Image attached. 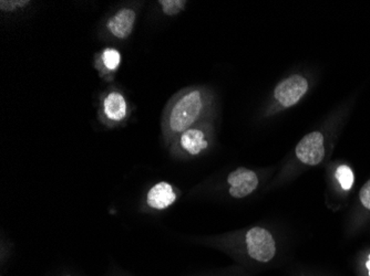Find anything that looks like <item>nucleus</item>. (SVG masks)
Returning <instances> with one entry per match:
<instances>
[{"instance_id": "3", "label": "nucleus", "mask_w": 370, "mask_h": 276, "mask_svg": "<svg viewBox=\"0 0 370 276\" xmlns=\"http://www.w3.org/2000/svg\"><path fill=\"white\" fill-rule=\"evenodd\" d=\"M308 90V82L304 77L294 75L281 81L276 86L274 97L284 108H290L304 97Z\"/></svg>"}, {"instance_id": "14", "label": "nucleus", "mask_w": 370, "mask_h": 276, "mask_svg": "<svg viewBox=\"0 0 370 276\" xmlns=\"http://www.w3.org/2000/svg\"><path fill=\"white\" fill-rule=\"evenodd\" d=\"M359 197H360V201H362L365 208L370 210V180L365 184L362 190L359 192Z\"/></svg>"}, {"instance_id": "2", "label": "nucleus", "mask_w": 370, "mask_h": 276, "mask_svg": "<svg viewBox=\"0 0 370 276\" xmlns=\"http://www.w3.org/2000/svg\"><path fill=\"white\" fill-rule=\"evenodd\" d=\"M247 252L259 262H268L275 255V241L265 229L255 227L246 234Z\"/></svg>"}, {"instance_id": "11", "label": "nucleus", "mask_w": 370, "mask_h": 276, "mask_svg": "<svg viewBox=\"0 0 370 276\" xmlns=\"http://www.w3.org/2000/svg\"><path fill=\"white\" fill-rule=\"evenodd\" d=\"M102 62L110 71H115V68L120 66L121 54L118 50L113 48H108L102 53Z\"/></svg>"}, {"instance_id": "6", "label": "nucleus", "mask_w": 370, "mask_h": 276, "mask_svg": "<svg viewBox=\"0 0 370 276\" xmlns=\"http://www.w3.org/2000/svg\"><path fill=\"white\" fill-rule=\"evenodd\" d=\"M135 18H137V14L132 9H121L113 17L110 18L106 27L113 37L118 39H126L130 34H132Z\"/></svg>"}, {"instance_id": "7", "label": "nucleus", "mask_w": 370, "mask_h": 276, "mask_svg": "<svg viewBox=\"0 0 370 276\" xmlns=\"http://www.w3.org/2000/svg\"><path fill=\"white\" fill-rule=\"evenodd\" d=\"M176 200L172 186L167 182H159L154 187L150 189L148 194V205L153 209L162 210L172 205Z\"/></svg>"}, {"instance_id": "8", "label": "nucleus", "mask_w": 370, "mask_h": 276, "mask_svg": "<svg viewBox=\"0 0 370 276\" xmlns=\"http://www.w3.org/2000/svg\"><path fill=\"white\" fill-rule=\"evenodd\" d=\"M128 112L126 99L119 92H111L104 97V113L108 120L120 122L124 120Z\"/></svg>"}, {"instance_id": "9", "label": "nucleus", "mask_w": 370, "mask_h": 276, "mask_svg": "<svg viewBox=\"0 0 370 276\" xmlns=\"http://www.w3.org/2000/svg\"><path fill=\"white\" fill-rule=\"evenodd\" d=\"M180 142H181L182 149L191 155L200 154L202 151H204L207 147L205 134L201 129H198V128L191 127L182 133Z\"/></svg>"}, {"instance_id": "15", "label": "nucleus", "mask_w": 370, "mask_h": 276, "mask_svg": "<svg viewBox=\"0 0 370 276\" xmlns=\"http://www.w3.org/2000/svg\"><path fill=\"white\" fill-rule=\"evenodd\" d=\"M367 268H368V272H369V275H370V256H369V260H368V262H367Z\"/></svg>"}, {"instance_id": "1", "label": "nucleus", "mask_w": 370, "mask_h": 276, "mask_svg": "<svg viewBox=\"0 0 370 276\" xmlns=\"http://www.w3.org/2000/svg\"><path fill=\"white\" fill-rule=\"evenodd\" d=\"M203 108L204 100L201 91L192 90L184 93L169 108L164 120V128L172 134H182L198 120Z\"/></svg>"}, {"instance_id": "10", "label": "nucleus", "mask_w": 370, "mask_h": 276, "mask_svg": "<svg viewBox=\"0 0 370 276\" xmlns=\"http://www.w3.org/2000/svg\"><path fill=\"white\" fill-rule=\"evenodd\" d=\"M336 178L345 190H349L353 187L355 177H354L353 171L348 166H339L336 171Z\"/></svg>"}, {"instance_id": "5", "label": "nucleus", "mask_w": 370, "mask_h": 276, "mask_svg": "<svg viewBox=\"0 0 370 276\" xmlns=\"http://www.w3.org/2000/svg\"><path fill=\"white\" fill-rule=\"evenodd\" d=\"M230 195L233 198H244L252 194L259 186V178L250 169L238 168L227 177Z\"/></svg>"}, {"instance_id": "4", "label": "nucleus", "mask_w": 370, "mask_h": 276, "mask_svg": "<svg viewBox=\"0 0 370 276\" xmlns=\"http://www.w3.org/2000/svg\"><path fill=\"white\" fill-rule=\"evenodd\" d=\"M296 156L305 165H319L324 160V136L319 131H313L296 146Z\"/></svg>"}, {"instance_id": "13", "label": "nucleus", "mask_w": 370, "mask_h": 276, "mask_svg": "<svg viewBox=\"0 0 370 276\" xmlns=\"http://www.w3.org/2000/svg\"><path fill=\"white\" fill-rule=\"evenodd\" d=\"M30 1H25V0H1L0 1V9L3 12H14L17 9L23 8V7L28 6Z\"/></svg>"}, {"instance_id": "12", "label": "nucleus", "mask_w": 370, "mask_h": 276, "mask_svg": "<svg viewBox=\"0 0 370 276\" xmlns=\"http://www.w3.org/2000/svg\"><path fill=\"white\" fill-rule=\"evenodd\" d=\"M163 12L167 16H175V14H180V12L185 8L187 1L183 0H160L159 1Z\"/></svg>"}]
</instances>
